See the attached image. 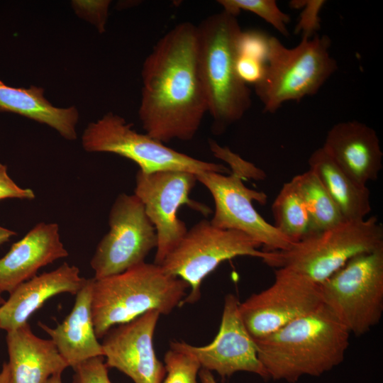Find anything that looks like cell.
Wrapping results in <instances>:
<instances>
[{
	"label": "cell",
	"mask_w": 383,
	"mask_h": 383,
	"mask_svg": "<svg viewBox=\"0 0 383 383\" xmlns=\"http://www.w3.org/2000/svg\"><path fill=\"white\" fill-rule=\"evenodd\" d=\"M16 233L0 226V245L9 241Z\"/></svg>",
	"instance_id": "d6a6232c"
},
{
	"label": "cell",
	"mask_w": 383,
	"mask_h": 383,
	"mask_svg": "<svg viewBox=\"0 0 383 383\" xmlns=\"http://www.w3.org/2000/svg\"><path fill=\"white\" fill-rule=\"evenodd\" d=\"M350 333L323 304L255 340L268 378L296 382L318 377L340 365Z\"/></svg>",
	"instance_id": "7a4b0ae2"
},
{
	"label": "cell",
	"mask_w": 383,
	"mask_h": 383,
	"mask_svg": "<svg viewBox=\"0 0 383 383\" xmlns=\"http://www.w3.org/2000/svg\"><path fill=\"white\" fill-rule=\"evenodd\" d=\"M160 313L150 311L111 328L101 345L105 364L128 376L134 383H161L166 370L155 353L153 335Z\"/></svg>",
	"instance_id": "9a60e30c"
},
{
	"label": "cell",
	"mask_w": 383,
	"mask_h": 383,
	"mask_svg": "<svg viewBox=\"0 0 383 383\" xmlns=\"http://www.w3.org/2000/svg\"><path fill=\"white\" fill-rule=\"evenodd\" d=\"M10 112L46 124L64 138H77L79 112L75 106L58 108L44 96L42 87L16 88L0 79V113Z\"/></svg>",
	"instance_id": "44dd1931"
},
{
	"label": "cell",
	"mask_w": 383,
	"mask_h": 383,
	"mask_svg": "<svg viewBox=\"0 0 383 383\" xmlns=\"http://www.w3.org/2000/svg\"><path fill=\"white\" fill-rule=\"evenodd\" d=\"M196 174L177 170L145 173L138 170L134 194L143 203L145 213L157 234L154 263L160 265L167 255L179 244L187 228L177 217L182 205L204 216L211 213L209 207L194 201L189 194L196 184Z\"/></svg>",
	"instance_id": "30bf717a"
},
{
	"label": "cell",
	"mask_w": 383,
	"mask_h": 383,
	"mask_svg": "<svg viewBox=\"0 0 383 383\" xmlns=\"http://www.w3.org/2000/svg\"><path fill=\"white\" fill-rule=\"evenodd\" d=\"M235 70L239 78L245 84H257L263 78L266 63L237 54Z\"/></svg>",
	"instance_id": "4dcf8cb0"
},
{
	"label": "cell",
	"mask_w": 383,
	"mask_h": 383,
	"mask_svg": "<svg viewBox=\"0 0 383 383\" xmlns=\"http://www.w3.org/2000/svg\"><path fill=\"white\" fill-rule=\"evenodd\" d=\"M5 302L4 299L1 296V293L0 292V306H1Z\"/></svg>",
	"instance_id": "8d00e7d4"
},
{
	"label": "cell",
	"mask_w": 383,
	"mask_h": 383,
	"mask_svg": "<svg viewBox=\"0 0 383 383\" xmlns=\"http://www.w3.org/2000/svg\"><path fill=\"white\" fill-rule=\"evenodd\" d=\"M319 286L323 304L348 331L365 334L383 313V248L352 257Z\"/></svg>",
	"instance_id": "52a82bcc"
},
{
	"label": "cell",
	"mask_w": 383,
	"mask_h": 383,
	"mask_svg": "<svg viewBox=\"0 0 383 383\" xmlns=\"http://www.w3.org/2000/svg\"><path fill=\"white\" fill-rule=\"evenodd\" d=\"M329 45L327 36L316 35L302 38L298 45L288 48L270 36L265 73L255 85L265 112L274 113L284 102L318 92L338 68Z\"/></svg>",
	"instance_id": "5b68a950"
},
{
	"label": "cell",
	"mask_w": 383,
	"mask_h": 383,
	"mask_svg": "<svg viewBox=\"0 0 383 383\" xmlns=\"http://www.w3.org/2000/svg\"><path fill=\"white\" fill-rule=\"evenodd\" d=\"M109 232L96 246L90 265L95 279L120 274L145 262L157 243L155 228L135 195L119 194L109 216Z\"/></svg>",
	"instance_id": "8fae6325"
},
{
	"label": "cell",
	"mask_w": 383,
	"mask_h": 383,
	"mask_svg": "<svg viewBox=\"0 0 383 383\" xmlns=\"http://www.w3.org/2000/svg\"><path fill=\"white\" fill-rule=\"evenodd\" d=\"M275 228L292 244L313 233L307 209L291 180L283 184L272 204Z\"/></svg>",
	"instance_id": "cb8c5ba5"
},
{
	"label": "cell",
	"mask_w": 383,
	"mask_h": 383,
	"mask_svg": "<svg viewBox=\"0 0 383 383\" xmlns=\"http://www.w3.org/2000/svg\"><path fill=\"white\" fill-rule=\"evenodd\" d=\"M336 165L361 186L375 181L382 169L383 153L375 131L357 121L334 125L322 147Z\"/></svg>",
	"instance_id": "2e32d148"
},
{
	"label": "cell",
	"mask_w": 383,
	"mask_h": 383,
	"mask_svg": "<svg viewBox=\"0 0 383 383\" xmlns=\"http://www.w3.org/2000/svg\"><path fill=\"white\" fill-rule=\"evenodd\" d=\"M189 284L167 274L155 263L143 262L115 275L95 279L91 313L96 335L150 311L170 313L186 295Z\"/></svg>",
	"instance_id": "277c9868"
},
{
	"label": "cell",
	"mask_w": 383,
	"mask_h": 383,
	"mask_svg": "<svg viewBox=\"0 0 383 383\" xmlns=\"http://www.w3.org/2000/svg\"><path fill=\"white\" fill-rule=\"evenodd\" d=\"M85 281L77 267L64 262L52 271L21 283L0 306V329L7 332L28 323L33 313L50 298L62 293L76 295Z\"/></svg>",
	"instance_id": "ac0fdd59"
},
{
	"label": "cell",
	"mask_w": 383,
	"mask_h": 383,
	"mask_svg": "<svg viewBox=\"0 0 383 383\" xmlns=\"http://www.w3.org/2000/svg\"><path fill=\"white\" fill-rule=\"evenodd\" d=\"M67 256L59 226L44 222L36 224L0 258V292L10 294L35 276L40 268Z\"/></svg>",
	"instance_id": "e0dca14e"
},
{
	"label": "cell",
	"mask_w": 383,
	"mask_h": 383,
	"mask_svg": "<svg viewBox=\"0 0 383 383\" xmlns=\"http://www.w3.org/2000/svg\"><path fill=\"white\" fill-rule=\"evenodd\" d=\"M260 247L243 232L219 228L204 219L187 231L160 266L189 284L191 291L183 303H194L200 297L202 281L223 261L238 256L255 257L264 262L269 260L271 252L260 250Z\"/></svg>",
	"instance_id": "ba28073f"
},
{
	"label": "cell",
	"mask_w": 383,
	"mask_h": 383,
	"mask_svg": "<svg viewBox=\"0 0 383 383\" xmlns=\"http://www.w3.org/2000/svg\"><path fill=\"white\" fill-rule=\"evenodd\" d=\"M199 378L201 383H217L211 372L204 368L199 372Z\"/></svg>",
	"instance_id": "836d02e7"
},
{
	"label": "cell",
	"mask_w": 383,
	"mask_h": 383,
	"mask_svg": "<svg viewBox=\"0 0 383 383\" xmlns=\"http://www.w3.org/2000/svg\"><path fill=\"white\" fill-rule=\"evenodd\" d=\"M73 383H112L104 356L88 359L73 368Z\"/></svg>",
	"instance_id": "f1b7e54d"
},
{
	"label": "cell",
	"mask_w": 383,
	"mask_h": 383,
	"mask_svg": "<svg viewBox=\"0 0 383 383\" xmlns=\"http://www.w3.org/2000/svg\"><path fill=\"white\" fill-rule=\"evenodd\" d=\"M323 304L319 284L289 269L274 272L268 288L239 304L240 318L253 340H260Z\"/></svg>",
	"instance_id": "7c38bea8"
},
{
	"label": "cell",
	"mask_w": 383,
	"mask_h": 383,
	"mask_svg": "<svg viewBox=\"0 0 383 383\" xmlns=\"http://www.w3.org/2000/svg\"><path fill=\"white\" fill-rule=\"evenodd\" d=\"M196 179L211 194L215 211L211 223L219 228L243 232L264 248V251L287 250L293 245L274 225L255 209L252 201L265 204L267 196L249 189L239 172L230 174L206 172L196 174Z\"/></svg>",
	"instance_id": "4fadbf2b"
},
{
	"label": "cell",
	"mask_w": 383,
	"mask_h": 383,
	"mask_svg": "<svg viewBox=\"0 0 383 383\" xmlns=\"http://www.w3.org/2000/svg\"><path fill=\"white\" fill-rule=\"evenodd\" d=\"M6 339L11 383H45L69 367L52 340L35 335L28 323L7 331Z\"/></svg>",
	"instance_id": "ffe728a7"
},
{
	"label": "cell",
	"mask_w": 383,
	"mask_h": 383,
	"mask_svg": "<svg viewBox=\"0 0 383 383\" xmlns=\"http://www.w3.org/2000/svg\"><path fill=\"white\" fill-rule=\"evenodd\" d=\"M239 304L235 295L226 296L221 326L210 344L197 347L174 341L170 348L192 355L201 367L216 372L223 378L248 372L269 379L258 358L256 343L240 318Z\"/></svg>",
	"instance_id": "5bb4252c"
},
{
	"label": "cell",
	"mask_w": 383,
	"mask_h": 383,
	"mask_svg": "<svg viewBox=\"0 0 383 383\" xmlns=\"http://www.w3.org/2000/svg\"><path fill=\"white\" fill-rule=\"evenodd\" d=\"M93 283L94 277L86 279L84 284L76 294L71 312L55 328L38 323V326L50 336L68 366L72 368L88 359L104 356L102 345L98 341L92 320Z\"/></svg>",
	"instance_id": "d6986e66"
},
{
	"label": "cell",
	"mask_w": 383,
	"mask_h": 383,
	"mask_svg": "<svg viewBox=\"0 0 383 383\" xmlns=\"http://www.w3.org/2000/svg\"><path fill=\"white\" fill-rule=\"evenodd\" d=\"M0 383H11L10 372L8 362H4L0 370Z\"/></svg>",
	"instance_id": "e575fe53"
},
{
	"label": "cell",
	"mask_w": 383,
	"mask_h": 383,
	"mask_svg": "<svg viewBox=\"0 0 383 383\" xmlns=\"http://www.w3.org/2000/svg\"><path fill=\"white\" fill-rule=\"evenodd\" d=\"M309 170L318 178L344 221L365 219L371 212L370 192L353 180L321 147L309 158Z\"/></svg>",
	"instance_id": "7402d4cb"
},
{
	"label": "cell",
	"mask_w": 383,
	"mask_h": 383,
	"mask_svg": "<svg viewBox=\"0 0 383 383\" xmlns=\"http://www.w3.org/2000/svg\"><path fill=\"white\" fill-rule=\"evenodd\" d=\"M241 31L237 16L223 10L196 26L199 71L217 134L241 119L251 106V91L235 70Z\"/></svg>",
	"instance_id": "3957f363"
},
{
	"label": "cell",
	"mask_w": 383,
	"mask_h": 383,
	"mask_svg": "<svg viewBox=\"0 0 383 383\" xmlns=\"http://www.w3.org/2000/svg\"><path fill=\"white\" fill-rule=\"evenodd\" d=\"M142 79L138 114L146 133L162 143L192 140L208 112L196 26L183 22L162 37L145 60Z\"/></svg>",
	"instance_id": "6da1fadb"
},
{
	"label": "cell",
	"mask_w": 383,
	"mask_h": 383,
	"mask_svg": "<svg viewBox=\"0 0 383 383\" xmlns=\"http://www.w3.org/2000/svg\"><path fill=\"white\" fill-rule=\"evenodd\" d=\"M82 144L89 152H111L129 159L145 173L168 170L195 174L206 172L231 173L221 164L194 158L167 147L147 133H138L131 123L112 112L87 126L82 136Z\"/></svg>",
	"instance_id": "9c48e42d"
},
{
	"label": "cell",
	"mask_w": 383,
	"mask_h": 383,
	"mask_svg": "<svg viewBox=\"0 0 383 383\" xmlns=\"http://www.w3.org/2000/svg\"><path fill=\"white\" fill-rule=\"evenodd\" d=\"M167 376L161 383H196L200 363L192 355L170 348L165 355Z\"/></svg>",
	"instance_id": "484cf974"
},
{
	"label": "cell",
	"mask_w": 383,
	"mask_h": 383,
	"mask_svg": "<svg viewBox=\"0 0 383 383\" xmlns=\"http://www.w3.org/2000/svg\"><path fill=\"white\" fill-rule=\"evenodd\" d=\"M210 148L213 155L228 162L232 168V171L240 172L245 178H255L257 180L264 179L265 173L255 167L252 164L243 160L238 155L233 152L226 147H221L215 141L211 140Z\"/></svg>",
	"instance_id": "f546056e"
},
{
	"label": "cell",
	"mask_w": 383,
	"mask_h": 383,
	"mask_svg": "<svg viewBox=\"0 0 383 383\" xmlns=\"http://www.w3.org/2000/svg\"><path fill=\"white\" fill-rule=\"evenodd\" d=\"M45 383H62V373H57L52 375Z\"/></svg>",
	"instance_id": "d590c367"
},
{
	"label": "cell",
	"mask_w": 383,
	"mask_h": 383,
	"mask_svg": "<svg viewBox=\"0 0 383 383\" xmlns=\"http://www.w3.org/2000/svg\"><path fill=\"white\" fill-rule=\"evenodd\" d=\"M291 182L307 209L313 233L333 228L344 221L328 192L311 170L294 176Z\"/></svg>",
	"instance_id": "603a6c76"
},
{
	"label": "cell",
	"mask_w": 383,
	"mask_h": 383,
	"mask_svg": "<svg viewBox=\"0 0 383 383\" xmlns=\"http://www.w3.org/2000/svg\"><path fill=\"white\" fill-rule=\"evenodd\" d=\"M270 38L259 30L241 31L237 40V53L267 62Z\"/></svg>",
	"instance_id": "83f0119b"
},
{
	"label": "cell",
	"mask_w": 383,
	"mask_h": 383,
	"mask_svg": "<svg viewBox=\"0 0 383 383\" xmlns=\"http://www.w3.org/2000/svg\"><path fill=\"white\" fill-rule=\"evenodd\" d=\"M383 248V227L374 216L344 221L313 233L287 250L272 252L267 265L284 267L321 284L352 257Z\"/></svg>",
	"instance_id": "8992f818"
},
{
	"label": "cell",
	"mask_w": 383,
	"mask_h": 383,
	"mask_svg": "<svg viewBox=\"0 0 383 383\" xmlns=\"http://www.w3.org/2000/svg\"><path fill=\"white\" fill-rule=\"evenodd\" d=\"M323 0L292 1L290 6L294 9L303 8L294 32L301 33L303 38H310L321 28L319 13L326 4Z\"/></svg>",
	"instance_id": "4316f807"
},
{
	"label": "cell",
	"mask_w": 383,
	"mask_h": 383,
	"mask_svg": "<svg viewBox=\"0 0 383 383\" xmlns=\"http://www.w3.org/2000/svg\"><path fill=\"white\" fill-rule=\"evenodd\" d=\"M223 11L236 16L240 11L252 12L271 26L282 35L287 37L289 32L287 24L290 21L289 16L282 12L274 0H219Z\"/></svg>",
	"instance_id": "d4e9b609"
},
{
	"label": "cell",
	"mask_w": 383,
	"mask_h": 383,
	"mask_svg": "<svg viewBox=\"0 0 383 383\" xmlns=\"http://www.w3.org/2000/svg\"><path fill=\"white\" fill-rule=\"evenodd\" d=\"M35 197L31 189L16 184L8 174L6 166L0 163V200L9 198L30 200Z\"/></svg>",
	"instance_id": "1f68e13d"
}]
</instances>
